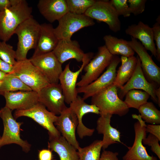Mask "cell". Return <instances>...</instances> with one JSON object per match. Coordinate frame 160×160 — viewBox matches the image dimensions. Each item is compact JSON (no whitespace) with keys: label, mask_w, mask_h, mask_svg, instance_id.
<instances>
[{"label":"cell","mask_w":160,"mask_h":160,"mask_svg":"<svg viewBox=\"0 0 160 160\" xmlns=\"http://www.w3.org/2000/svg\"><path fill=\"white\" fill-rule=\"evenodd\" d=\"M2 82V81H0V86L1 85V84Z\"/></svg>","instance_id":"cell-45"},{"label":"cell","mask_w":160,"mask_h":160,"mask_svg":"<svg viewBox=\"0 0 160 160\" xmlns=\"http://www.w3.org/2000/svg\"><path fill=\"white\" fill-rule=\"evenodd\" d=\"M125 32L131 37L139 40L145 49L149 51L156 57V48L152 28L140 21L137 24L129 25L125 29Z\"/></svg>","instance_id":"cell-20"},{"label":"cell","mask_w":160,"mask_h":160,"mask_svg":"<svg viewBox=\"0 0 160 160\" xmlns=\"http://www.w3.org/2000/svg\"><path fill=\"white\" fill-rule=\"evenodd\" d=\"M102 148V140H96L89 145L78 150L79 160H99Z\"/></svg>","instance_id":"cell-30"},{"label":"cell","mask_w":160,"mask_h":160,"mask_svg":"<svg viewBox=\"0 0 160 160\" xmlns=\"http://www.w3.org/2000/svg\"><path fill=\"white\" fill-rule=\"evenodd\" d=\"M59 115L54 125L62 136L78 150L80 147L76 136L78 123L76 115L69 107H67Z\"/></svg>","instance_id":"cell-17"},{"label":"cell","mask_w":160,"mask_h":160,"mask_svg":"<svg viewBox=\"0 0 160 160\" xmlns=\"http://www.w3.org/2000/svg\"><path fill=\"white\" fill-rule=\"evenodd\" d=\"M21 116H26L33 119L47 129L49 135L55 137L61 135L54 125L58 116L47 110L39 102L28 109L16 110L14 114V118L15 119Z\"/></svg>","instance_id":"cell-6"},{"label":"cell","mask_w":160,"mask_h":160,"mask_svg":"<svg viewBox=\"0 0 160 160\" xmlns=\"http://www.w3.org/2000/svg\"><path fill=\"white\" fill-rule=\"evenodd\" d=\"M8 74L0 71V81H2Z\"/></svg>","instance_id":"cell-44"},{"label":"cell","mask_w":160,"mask_h":160,"mask_svg":"<svg viewBox=\"0 0 160 160\" xmlns=\"http://www.w3.org/2000/svg\"><path fill=\"white\" fill-rule=\"evenodd\" d=\"M52 25L41 24V31L37 45L32 57L52 52L57 46L59 40L55 35Z\"/></svg>","instance_id":"cell-23"},{"label":"cell","mask_w":160,"mask_h":160,"mask_svg":"<svg viewBox=\"0 0 160 160\" xmlns=\"http://www.w3.org/2000/svg\"><path fill=\"white\" fill-rule=\"evenodd\" d=\"M112 116V115L110 114L101 115L97 121V132L103 135L102 142L104 150L113 144L117 142L122 143L120 140V132L110 124Z\"/></svg>","instance_id":"cell-24"},{"label":"cell","mask_w":160,"mask_h":160,"mask_svg":"<svg viewBox=\"0 0 160 160\" xmlns=\"http://www.w3.org/2000/svg\"><path fill=\"white\" fill-rule=\"evenodd\" d=\"M49 135L48 148L56 153L60 160H79L77 150L63 136Z\"/></svg>","instance_id":"cell-25"},{"label":"cell","mask_w":160,"mask_h":160,"mask_svg":"<svg viewBox=\"0 0 160 160\" xmlns=\"http://www.w3.org/2000/svg\"><path fill=\"white\" fill-rule=\"evenodd\" d=\"M124 101L127 107L137 110L140 106L148 102L150 97L146 92L138 89H132L126 94Z\"/></svg>","instance_id":"cell-29"},{"label":"cell","mask_w":160,"mask_h":160,"mask_svg":"<svg viewBox=\"0 0 160 160\" xmlns=\"http://www.w3.org/2000/svg\"><path fill=\"white\" fill-rule=\"evenodd\" d=\"M84 14L93 20L105 23L110 30L114 32L121 30L119 16L109 1H96Z\"/></svg>","instance_id":"cell-12"},{"label":"cell","mask_w":160,"mask_h":160,"mask_svg":"<svg viewBox=\"0 0 160 160\" xmlns=\"http://www.w3.org/2000/svg\"><path fill=\"white\" fill-rule=\"evenodd\" d=\"M0 117L2 119L4 128L2 135L0 139V148L3 146L15 143L20 146L23 150L28 152L31 145L20 136V127L22 122H17L13 117L12 111L6 106L1 110Z\"/></svg>","instance_id":"cell-4"},{"label":"cell","mask_w":160,"mask_h":160,"mask_svg":"<svg viewBox=\"0 0 160 160\" xmlns=\"http://www.w3.org/2000/svg\"><path fill=\"white\" fill-rule=\"evenodd\" d=\"M121 65L116 71L113 84L117 87H122L130 79L135 70L137 62V57L133 56L129 57L121 56Z\"/></svg>","instance_id":"cell-26"},{"label":"cell","mask_w":160,"mask_h":160,"mask_svg":"<svg viewBox=\"0 0 160 160\" xmlns=\"http://www.w3.org/2000/svg\"><path fill=\"white\" fill-rule=\"evenodd\" d=\"M32 90L13 73L8 74L0 86V95L5 92Z\"/></svg>","instance_id":"cell-28"},{"label":"cell","mask_w":160,"mask_h":160,"mask_svg":"<svg viewBox=\"0 0 160 160\" xmlns=\"http://www.w3.org/2000/svg\"><path fill=\"white\" fill-rule=\"evenodd\" d=\"M32 8L25 0H12L8 7L0 12V39L7 42L17 27L32 16Z\"/></svg>","instance_id":"cell-1"},{"label":"cell","mask_w":160,"mask_h":160,"mask_svg":"<svg viewBox=\"0 0 160 160\" xmlns=\"http://www.w3.org/2000/svg\"><path fill=\"white\" fill-rule=\"evenodd\" d=\"M146 0H128L129 7L131 14L137 15L145 10Z\"/></svg>","instance_id":"cell-36"},{"label":"cell","mask_w":160,"mask_h":160,"mask_svg":"<svg viewBox=\"0 0 160 160\" xmlns=\"http://www.w3.org/2000/svg\"><path fill=\"white\" fill-rule=\"evenodd\" d=\"M93 55L92 52L85 53L82 61V64L77 71L73 72L70 68V63L67 64L59 77V82L64 96L65 102L70 104L78 96L76 84L78 76L85 66L89 62Z\"/></svg>","instance_id":"cell-11"},{"label":"cell","mask_w":160,"mask_h":160,"mask_svg":"<svg viewBox=\"0 0 160 160\" xmlns=\"http://www.w3.org/2000/svg\"><path fill=\"white\" fill-rule=\"evenodd\" d=\"M59 61L62 64L70 59L82 61L85 53L81 49L78 42L75 40H59L52 52Z\"/></svg>","instance_id":"cell-21"},{"label":"cell","mask_w":160,"mask_h":160,"mask_svg":"<svg viewBox=\"0 0 160 160\" xmlns=\"http://www.w3.org/2000/svg\"><path fill=\"white\" fill-rule=\"evenodd\" d=\"M110 3L116 10L118 15L124 17H129L131 14L127 0H111Z\"/></svg>","instance_id":"cell-34"},{"label":"cell","mask_w":160,"mask_h":160,"mask_svg":"<svg viewBox=\"0 0 160 160\" xmlns=\"http://www.w3.org/2000/svg\"><path fill=\"white\" fill-rule=\"evenodd\" d=\"M146 132H149L156 137L160 140V125L148 124L146 127Z\"/></svg>","instance_id":"cell-39"},{"label":"cell","mask_w":160,"mask_h":160,"mask_svg":"<svg viewBox=\"0 0 160 160\" xmlns=\"http://www.w3.org/2000/svg\"><path fill=\"white\" fill-rule=\"evenodd\" d=\"M118 88L113 84L91 97V104L99 109L100 115L108 114L125 115L129 109L118 96Z\"/></svg>","instance_id":"cell-3"},{"label":"cell","mask_w":160,"mask_h":160,"mask_svg":"<svg viewBox=\"0 0 160 160\" xmlns=\"http://www.w3.org/2000/svg\"><path fill=\"white\" fill-rule=\"evenodd\" d=\"M38 93L39 102L56 115H60L67 107L60 83L50 84Z\"/></svg>","instance_id":"cell-14"},{"label":"cell","mask_w":160,"mask_h":160,"mask_svg":"<svg viewBox=\"0 0 160 160\" xmlns=\"http://www.w3.org/2000/svg\"><path fill=\"white\" fill-rule=\"evenodd\" d=\"M155 94L157 98L158 105L159 107L160 106V87L156 88L155 90Z\"/></svg>","instance_id":"cell-43"},{"label":"cell","mask_w":160,"mask_h":160,"mask_svg":"<svg viewBox=\"0 0 160 160\" xmlns=\"http://www.w3.org/2000/svg\"><path fill=\"white\" fill-rule=\"evenodd\" d=\"M52 160H56V159H53Z\"/></svg>","instance_id":"cell-46"},{"label":"cell","mask_w":160,"mask_h":160,"mask_svg":"<svg viewBox=\"0 0 160 160\" xmlns=\"http://www.w3.org/2000/svg\"><path fill=\"white\" fill-rule=\"evenodd\" d=\"M156 22L153 25L152 28L153 32V39L156 46V57L157 60L160 61V17L158 16L156 19Z\"/></svg>","instance_id":"cell-37"},{"label":"cell","mask_w":160,"mask_h":160,"mask_svg":"<svg viewBox=\"0 0 160 160\" xmlns=\"http://www.w3.org/2000/svg\"><path fill=\"white\" fill-rule=\"evenodd\" d=\"M129 46L137 55L143 74L149 82L160 85V68L157 65L141 43L131 37L128 41Z\"/></svg>","instance_id":"cell-13"},{"label":"cell","mask_w":160,"mask_h":160,"mask_svg":"<svg viewBox=\"0 0 160 160\" xmlns=\"http://www.w3.org/2000/svg\"><path fill=\"white\" fill-rule=\"evenodd\" d=\"M1 136H0V139H1Z\"/></svg>","instance_id":"cell-48"},{"label":"cell","mask_w":160,"mask_h":160,"mask_svg":"<svg viewBox=\"0 0 160 160\" xmlns=\"http://www.w3.org/2000/svg\"><path fill=\"white\" fill-rule=\"evenodd\" d=\"M12 73L32 91L38 93L50 84L48 79L31 63L29 59L17 61L14 65Z\"/></svg>","instance_id":"cell-5"},{"label":"cell","mask_w":160,"mask_h":160,"mask_svg":"<svg viewBox=\"0 0 160 160\" xmlns=\"http://www.w3.org/2000/svg\"><path fill=\"white\" fill-rule=\"evenodd\" d=\"M31 63L46 77L50 84H57L63 70L61 64L52 52L32 57Z\"/></svg>","instance_id":"cell-16"},{"label":"cell","mask_w":160,"mask_h":160,"mask_svg":"<svg viewBox=\"0 0 160 160\" xmlns=\"http://www.w3.org/2000/svg\"><path fill=\"white\" fill-rule=\"evenodd\" d=\"M142 119L152 124H160V111L151 102H147L138 109Z\"/></svg>","instance_id":"cell-31"},{"label":"cell","mask_w":160,"mask_h":160,"mask_svg":"<svg viewBox=\"0 0 160 160\" xmlns=\"http://www.w3.org/2000/svg\"><path fill=\"white\" fill-rule=\"evenodd\" d=\"M103 40L105 45L112 55H120L126 57L134 55L135 52L128 44L127 41L111 35L105 36Z\"/></svg>","instance_id":"cell-27"},{"label":"cell","mask_w":160,"mask_h":160,"mask_svg":"<svg viewBox=\"0 0 160 160\" xmlns=\"http://www.w3.org/2000/svg\"><path fill=\"white\" fill-rule=\"evenodd\" d=\"M117 152L104 150L100 156L99 160H119Z\"/></svg>","instance_id":"cell-38"},{"label":"cell","mask_w":160,"mask_h":160,"mask_svg":"<svg viewBox=\"0 0 160 160\" xmlns=\"http://www.w3.org/2000/svg\"><path fill=\"white\" fill-rule=\"evenodd\" d=\"M69 12L79 15L84 14L96 2L95 0H65Z\"/></svg>","instance_id":"cell-32"},{"label":"cell","mask_w":160,"mask_h":160,"mask_svg":"<svg viewBox=\"0 0 160 160\" xmlns=\"http://www.w3.org/2000/svg\"><path fill=\"white\" fill-rule=\"evenodd\" d=\"M160 140L156 136L149 134L147 137L144 138L142 141L144 145L151 147V150L160 159V146L159 143Z\"/></svg>","instance_id":"cell-35"},{"label":"cell","mask_w":160,"mask_h":160,"mask_svg":"<svg viewBox=\"0 0 160 160\" xmlns=\"http://www.w3.org/2000/svg\"><path fill=\"white\" fill-rule=\"evenodd\" d=\"M39 160H52V151L50 149H43L39 151L38 153Z\"/></svg>","instance_id":"cell-40"},{"label":"cell","mask_w":160,"mask_h":160,"mask_svg":"<svg viewBox=\"0 0 160 160\" xmlns=\"http://www.w3.org/2000/svg\"><path fill=\"white\" fill-rule=\"evenodd\" d=\"M113 56L105 45L99 47L97 54L84 67L85 73L76 86H85L96 79L109 65Z\"/></svg>","instance_id":"cell-8"},{"label":"cell","mask_w":160,"mask_h":160,"mask_svg":"<svg viewBox=\"0 0 160 160\" xmlns=\"http://www.w3.org/2000/svg\"><path fill=\"white\" fill-rule=\"evenodd\" d=\"M37 7L41 14L50 23L59 20L69 12L65 0H40Z\"/></svg>","instance_id":"cell-22"},{"label":"cell","mask_w":160,"mask_h":160,"mask_svg":"<svg viewBox=\"0 0 160 160\" xmlns=\"http://www.w3.org/2000/svg\"><path fill=\"white\" fill-rule=\"evenodd\" d=\"M1 95L5 98V106L12 111L28 109L39 102L38 93L32 90L5 92Z\"/></svg>","instance_id":"cell-18"},{"label":"cell","mask_w":160,"mask_h":160,"mask_svg":"<svg viewBox=\"0 0 160 160\" xmlns=\"http://www.w3.org/2000/svg\"><path fill=\"white\" fill-rule=\"evenodd\" d=\"M69 105V107L75 113L78 119L76 130L79 137L82 139L86 136H92L95 129L86 127L82 122V118L85 114L89 113L100 114L98 108L95 105L86 103L82 97L78 95Z\"/></svg>","instance_id":"cell-19"},{"label":"cell","mask_w":160,"mask_h":160,"mask_svg":"<svg viewBox=\"0 0 160 160\" xmlns=\"http://www.w3.org/2000/svg\"><path fill=\"white\" fill-rule=\"evenodd\" d=\"M0 114H1V111L0 110Z\"/></svg>","instance_id":"cell-47"},{"label":"cell","mask_w":160,"mask_h":160,"mask_svg":"<svg viewBox=\"0 0 160 160\" xmlns=\"http://www.w3.org/2000/svg\"><path fill=\"white\" fill-rule=\"evenodd\" d=\"M11 2L12 0H0V12L9 7Z\"/></svg>","instance_id":"cell-42"},{"label":"cell","mask_w":160,"mask_h":160,"mask_svg":"<svg viewBox=\"0 0 160 160\" xmlns=\"http://www.w3.org/2000/svg\"><path fill=\"white\" fill-rule=\"evenodd\" d=\"M120 62V58L118 55H113L106 71L90 84L77 88L78 94L83 93L82 98L85 100L113 84L116 75V68Z\"/></svg>","instance_id":"cell-9"},{"label":"cell","mask_w":160,"mask_h":160,"mask_svg":"<svg viewBox=\"0 0 160 160\" xmlns=\"http://www.w3.org/2000/svg\"><path fill=\"white\" fill-rule=\"evenodd\" d=\"M132 117L137 120L134 124L135 140L132 146L128 147V151L123 157V160H158L156 157L148 154L143 144V139L146 136L145 122L140 114H133Z\"/></svg>","instance_id":"cell-10"},{"label":"cell","mask_w":160,"mask_h":160,"mask_svg":"<svg viewBox=\"0 0 160 160\" xmlns=\"http://www.w3.org/2000/svg\"><path fill=\"white\" fill-rule=\"evenodd\" d=\"M137 62L134 72L129 81L120 88L118 96L122 100L129 91L134 89H141L147 92L153 101L158 104L155 90L160 86L149 82L147 80L142 71L140 60L137 56Z\"/></svg>","instance_id":"cell-15"},{"label":"cell","mask_w":160,"mask_h":160,"mask_svg":"<svg viewBox=\"0 0 160 160\" xmlns=\"http://www.w3.org/2000/svg\"><path fill=\"white\" fill-rule=\"evenodd\" d=\"M58 21V25L54 28V31L59 40H71L75 33L95 24L93 19L84 14L79 15L69 12Z\"/></svg>","instance_id":"cell-7"},{"label":"cell","mask_w":160,"mask_h":160,"mask_svg":"<svg viewBox=\"0 0 160 160\" xmlns=\"http://www.w3.org/2000/svg\"><path fill=\"white\" fill-rule=\"evenodd\" d=\"M16 51L13 47L6 42L0 41V58L5 62L13 65L17 61L15 60Z\"/></svg>","instance_id":"cell-33"},{"label":"cell","mask_w":160,"mask_h":160,"mask_svg":"<svg viewBox=\"0 0 160 160\" xmlns=\"http://www.w3.org/2000/svg\"><path fill=\"white\" fill-rule=\"evenodd\" d=\"M40 31L41 24L32 16L17 27L15 32L18 39L15 51L17 61L27 59V55L28 51L36 48Z\"/></svg>","instance_id":"cell-2"},{"label":"cell","mask_w":160,"mask_h":160,"mask_svg":"<svg viewBox=\"0 0 160 160\" xmlns=\"http://www.w3.org/2000/svg\"><path fill=\"white\" fill-rule=\"evenodd\" d=\"M14 65H11L0 58V71L7 73H11L13 72Z\"/></svg>","instance_id":"cell-41"}]
</instances>
